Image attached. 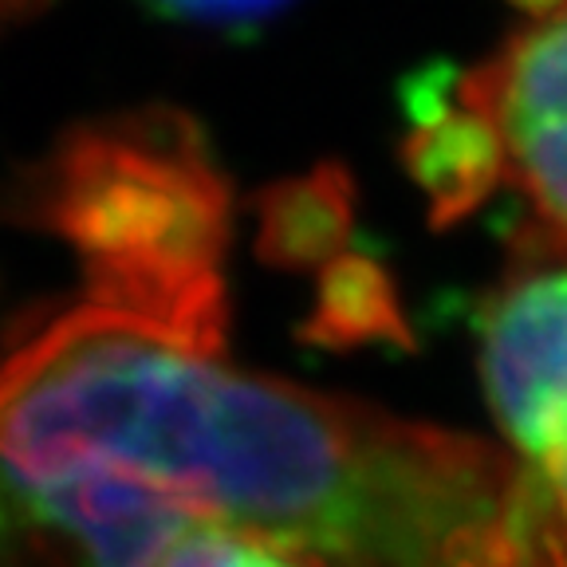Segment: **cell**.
Masks as SVG:
<instances>
[{
    "instance_id": "6da1fadb",
    "label": "cell",
    "mask_w": 567,
    "mask_h": 567,
    "mask_svg": "<svg viewBox=\"0 0 567 567\" xmlns=\"http://www.w3.org/2000/svg\"><path fill=\"white\" fill-rule=\"evenodd\" d=\"M0 470L111 477L328 567H567L508 450L225 363L95 303L0 354Z\"/></svg>"
},
{
    "instance_id": "7a4b0ae2",
    "label": "cell",
    "mask_w": 567,
    "mask_h": 567,
    "mask_svg": "<svg viewBox=\"0 0 567 567\" xmlns=\"http://www.w3.org/2000/svg\"><path fill=\"white\" fill-rule=\"evenodd\" d=\"M20 213L75 252L87 303L225 351L229 189L189 118L146 106L75 126Z\"/></svg>"
},
{
    "instance_id": "3957f363",
    "label": "cell",
    "mask_w": 567,
    "mask_h": 567,
    "mask_svg": "<svg viewBox=\"0 0 567 567\" xmlns=\"http://www.w3.org/2000/svg\"><path fill=\"white\" fill-rule=\"evenodd\" d=\"M477 354L508 453L567 524V257L524 252L481 303Z\"/></svg>"
},
{
    "instance_id": "277c9868",
    "label": "cell",
    "mask_w": 567,
    "mask_h": 567,
    "mask_svg": "<svg viewBox=\"0 0 567 567\" xmlns=\"http://www.w3.org/2000/svg\"><path fill=\"white\" fill-rule=\"evenodd\" d=\"M453 99L485 126L501 186L528 209V252L567 257V0L536 12Z\"/></svg>"
},
{
    "instance_id": "5b68a950",
    "label": "cell",
    "mask_w": 567,
    "mask_h": 567,
    "mask_svg": "<svg viewBox=\"0 0 567 567\" xmlns=\"http://www.w3.org/2000/svg\"><path fill=\"white\" fill-rule=\"evenodd\" d=\"M194 524L126 481L0 470V567H146Z\"/></svg>"
},
{
    "instance_id": "8992f818",
    "label": "cell",
    "mask_w": 567,
    "mask_h": 567,
    "mask_svg": "<svg viewBox=\"0 0 567 567\" xmlns=\"http://www.w3.org/2000/svg\"><path fill=\"white\" fill-rule=\"evenodd\" d=\"M351 229V186L336 166L284 182L260 202V252L284 268L343 257Z\"/></svg>"
},
{
    "instance_id": "52a82bcc",
    "label": "cell",
    "mask_w": 567,
    "mask_h": 567,
    "mask_svg": "<svg viewBox=\"0 0 567 567\" xmlns=\"http://www.w3.org/2000/svg\"><path fill=\"white\" fill-rule=\"evenodd\" d=\"M311 336L331 347L367 343V339H399V343H406V323H402L394 288H390V280L374 260L347 257L343 252V257H336L323 268Z\"/></svg>"
},
{
    "instance_id": "ba28073f",
    "label": "cell",
    "mask_w": 567,
    "mask_h": 567,
    "mask_svg": "<svg viewBox=\"0 0 567 567\" xmlns=\"http://www.w3.org/2000/svg\"><path fill=\"white\" fill-rule=\"evenodd\" d=\"M146 567H328V564L303 548L272 540V536H260V532L202 520L189 532H182Z\"/></svg>"
},
{
    "instance_id": "9c48e42d",
    "label": "cell",
    "mask_w": 567,
    "mask_h": 567,
    "mask_svg": "<svg viewBox=\"0 0 567 567\" xmlns=\"http://www.w3.org/2000/svg\"><path fill=\"white\" fill-rule=\"evenodd\" d=\"M162 4L186 12V17H202V20H237V17H257V12L272 9L276 0H162Z\"/></svg>"
},
{
    "instance_id": "30bf717a",
    "label": "cell",
    "mask_w": 567,
    "mask_h": 567,
    "mask_svg": "<svg viewBox=\"0 0 567 567\" xmlns=\"http://www.w3.org/2000/svg\"><path fill=\"white\" fill-rule=\"evenodd\" d=\"M32 4H40V0H0V28L12 24V20H20Z\"/></svg>"
}]
</instances>
